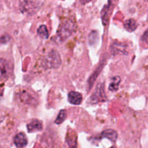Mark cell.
<instances>
[{
  "label": "cell",
  "mask_w": 148,
  "mask_h": 148,
  "mask_svg": "<svg viewBox=\"0 0 148 148\" xmlns=\"http://www.w3.org/2000/svg\"><path fill=\"white\" fill-rule=\"evenodd\" d=\"M68 100L69 102L73 105H79L82 102V96L79 92L71 91L68 95Z\"/></svg>",
  "instance_id": "1"
},
{
  "label": "cell",
  "mask_w": 148,
  "mask_h": 148,
  "mask_svg": "<svg viewBox=\"0 0 148 148\" xmlns=\"http://www.w3.org/2000/svg\"><path fill=\"white\" fill-rule=\"evenodd\" d=\"M14 143L17 147H23L27 144V140L25 134L20 132L18 133L14 138Z\"/></svg>",
  "instance_id": "2"
},
{
  "label": "cell",
  "mask_w": 148,
  "mask_h": 148,
  "mask_svg": "<svg viewBox=\"0 0 148 148\" xmlns=\"http://www.w3.org/2000/svg\"><path fill=\"white\" fill-rule=\"evenodd\" d=\"M8 63L4 59H0V79H6L8 77Z\"/></svg>",
  "instance_id": "3"
},
{
  "label": "cell",
  "mask_w": 148,
  "mask_h": 148,
  "mask_svg": "<svg viewBox=\"0 0 148 148\" xmlns=\"http://www.w3.org/2000/svg\"><path fill=\"white\" fill-rule=\"evenodd\" d=\"M47 60L49 61V64L51 67H56L60 64L61 62L60 57L56 51H52L47 58Z\"/></svg>",
  "instance_id": "4"
},
{
  "label": "cell",
  "mask_w": 148,
  "mask_h": 148,
  "mask_svg": "<svg viewBox=\"0 0 148 148\" xmlns=\"http://www.w3.org/2000/svg\"><path fill=\"white\" fill-rule=\"evenodd\" d=\"M27 131L29 132H33L40 131L43 129L42 123L38 120H33L30 124L27 125Z\"/></svg>",
  "instance_id": "5"
},
{
  "label": "cell",
  "mask_w": 148,
  "mask_h": 148,
  "mask_svg": "<svg viewBox=\"0 0 148 148\" xmlns=\"http://www.w3.org/2000/svg\"><path fill=\"white\" fill-rule=\"evenodd\" d=\"M102 136L104 137H106L111 141H116L117 138V133L113 130H106L102 132Z\"/></svg>",
  "instance_id": "6"
},
{
  "label": "cell",
  "mask_w": 148,
  "mask_h": 148,
  "mask_svg": "<svg viewBox=\"0 0 148 148\" xmlns=\"http://www.w3.org/2000/svg\"><path fill=\"white\" fill-rule=\"evenodd\" d=\"M137 27V24L135 22V20L133 19H129L124 23V27L127 30L130 32H132L136 30Z\"/></svg>",
  "instance_id": "7"
},
{
  "label": "cell",
  "mask_w": 148,
  "mask_h": 148,
  "mask_svg": "<svg viewBox=\"0 0 148 148\" xmlns=\"http://www.w3.org/2000/svg\"><path fill=\"white\" fill-rule=\"evenodd\" d=\"M120 81H121V79H120L119 77H114V78L111 80V84L109 85V89L111 91H116L119 88V85L120 83Z\"/></svg>",
  "instance_id": "8"
},
{
  "label": "cell",
  "mask_w": 148,
  "mask_h": 148,
  "mask_svg": "<svg viewBox=\"0 0 148 148\" xmlns=\"http://www.w3.org/2000/svg\"><path fill=\"white\" fill-rule=\"evenodd\" d=\"M37 32L39 36H40L43 38H48V37H49V31H48V29L46 27V26L44 25H40L38 27V29Z\"/></svg>",
  "instance_id": "9"
},
{
  "label": "cell",
  "mask_w": 148,
  "mask_h": 148,
  "mask_svg": "<svg viewBox=\"0 0 148 148\" xmlns=\"http://www.w3.org/2000/svg\"><path fill=\"white\" fill-rule=\"evenodd\" d=\"M66 118V111H65V110H62V111L59 112L57 118H56V120H55V123H56V124H62V123L64 121Z\"/></svg>",
  "instance_id": "10"
},
{
  "label": "cell",
  "mask_w": 148,
  "mask_h": 148,
  "mask_svg": "<svg viewBox=\"0 0 148 148\" xmlns=\"http://www.w3.org/2000/svg\"><path fill=\"white\" fill-rule=\"evenodd\" d=\"M111 148H116V147H111Z\"/></svg>",
  "instance_id": "11"
}]
</instances>
